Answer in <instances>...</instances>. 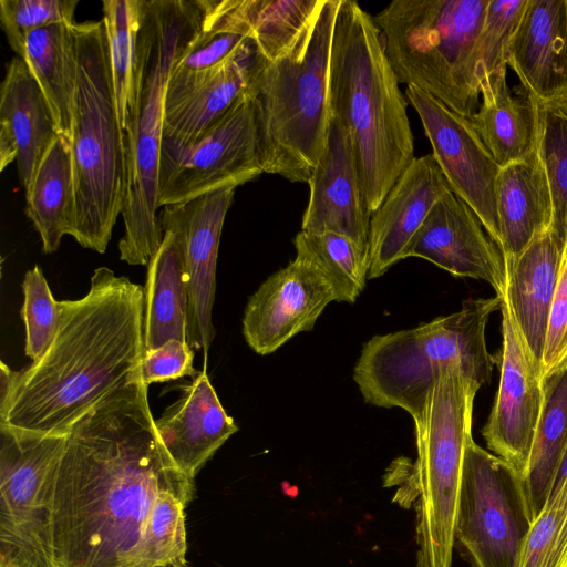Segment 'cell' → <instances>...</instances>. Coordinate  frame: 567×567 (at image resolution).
Wrapping results in <instances>:
<instances>
[{
	"instance_id": "cell-1",
	"label": "cell",
	"mask_w": 567,
	"mask_h": 567,
	"mask_svg": "<svg viewBox=\"0 0 567 567\" xmlns=\"http://www.w3.org/2000/svg\"><path fill=\"white\" fill-rule=\"evenodd\" d=\"M165 489H195V480L157 433L141 369L69 430L54 488L52 567H147L144 536Z\"/></svg>"
},
{
	"instance_id": "cell-2",
	"label": "cell",
	"mask_w": 567,
	"mask_h": 567,
	"mask_svg": "<svg viewBox=\"0 0 567 567\" xmlns=\"http://www.w3.org/2000/svg\"><path fill=\"white\" fill-rule=\"evenodd\" d=\"M144 312V287L96 268L84 297L61 301L58 333L39 359L20 370L1 362L0 424L69 433L141 370Z\"/></svg>"
},
{
	"instance_id": "cell-3",
	"label": "cell",
	"mask_w": 567,
	"mask_h": 567,
	"mask_svg": "<svg viewBox=\"0 0 567 567\" xmlns=\"http://www.w3.org/2000/svg\"><path fill=\"white\" fill-rule=\"evenodd\" d=\"M384 53L373 17L340 0L329 65V110L347 128L373 213L414 158L408 99Z\"/></svg>"
},
{
	"instance_id": "cell-4",
	"label": "cell",
	"mask_w": 567,
	"mask_h": 567,
	"mask_svg": "<svg viewBox=\"0 0 567 567\" xmlns=\"http://www.w3.org/2000/svg\"><path fill=\"white\" fill-rule=\"evenodd\" d=\"M203 0H142L133 101L125 125L126 189L120 259L147 265L163 240L158 166L165 96L176 62L195 48L204 25Z\"/></svg>"
},
{
	"instance_id": "cell-5",
	"label": "cell",
	"mask_w": 567,
	"mask_h": 567,
	"mask_svg": "<svg viewBox=\"0 0 567 567\" xmlns=\"http://www.w3.org/2000/svg\"><path fill=\"white\" fill-rule=\"evenodd\" d=\"M340 0H321L295 47L267 62L257 53L250 83L264 173L309 181L330 122L329 65Z\"/></svg>"
},
{
	"instance_id": "cell-6",
	"label": "cell",
	"mask_w": 567,
	"mask_h": 567,
	"mask_svg": "<svg viewBox=\"0 0 567 567\" xmlns=\"http://www.w3.org/2000/svg\"><path fill=\"white\" fill-rule=\"evenodd\" d=\"M74 30L78 85L70 141L75 189L72 237L82 247L104 254L125 199V132L118 120L104 22H75Z\"/></svg>"
},
{
	"instance_id": "cell-7",
	"label": "cell",
	"mask_w": 567,
	"mask_h": 567,
	"mask_svg": "<svg viewBox=\"0 0 567 567\" xmlns=\"http://www.w3.org/2000/svg\"><path fill=\"white\" fill-rule=\"evenodd\" d=\"M502 298H468L462 308L412 329L368 340L353 369L364 401L379 408H400L412 419L441 372L456 367L481 386L491 381L497 362L487 350L485 330Z\"/></svg>"
},
{
	"instance_id": "cell-8",
	"label": "cell",
	"mask_w": 567,
	"mask_h": 567,
	"mask_svg": "<svg viewBox=\"0 0 567 567\" xmlns=\"http://www.w3.org/2000/svg\"><path fill=\"white\" fill-rule=\"evenodd\" d=\"M488 0H394L373 17L399 83L472 118L477 41Z\"/></svg>"
},
{
	"instance_id": "cell-9",
	"label": "cell",
	"mask_w": 567,
	"mask_h": 567,
	"mask_svg": "<svg viewBox=\"0 0 567 567\" xmlns=\"http://www.w3.org/2000/svg\"><path fill=\"white\" fill-rule=\"evenodd\" d=\"M481 385L456 367L443 370L416 419V567H451L465 449Z\"/></svg>"
},
{
	"instance_id": "cell-10",
	"label": "cell",
	"mask_w": 567,
	"mask_h": 567,
	"mask_svg": "<svg viewBox=\"0 0 567 567\" xmlns=\"http://www.w3.org/2000/svg\"><path fill=\"white\" fill-rule=\"evenodd\" d=\"M66 439L0 424V567H52L54 488Z\"/></svg>"
},
{
	"instance_id": "cell-11",
	"label": "cell",
	"mask_w": 567,
	"mask_h": 567,
	"mask_svg": "<svg viewBox=\"0 0 567 567\" xmlns=\"http://www.w3.org/2000/svg\"><path fill=\"white\" fill-rule=\"evenodd\" d=\"M533 523L523 476L506 461L468 441L454 543L471 567H519Z\"/></svg>"
},
{
	"instance_id": "cell-12",
	"label": "cell",
	"mask_w": 567,
	"mask_h": 567,
	"mask_svg": "<svg viewBox=\"0 0 567 567\" xmlns=\"http://www.w3.org/2000/svg\"><path fill=\"white\" fill-rule=\"evenodd\" d=\"M264 173L256 103L249 92L188 145L162 140L158 206L189 200Z\"/></svg>"
},
{
	"instance_id": "cell-13",
	"label": "cell",
	"mask_w": 567,
	"mask_h": 567,
	"mask_svg": "<svg viewBox=\"0 0 567 567\" xmlns=\"http://www.w3.org/2000/svg\"><path fill=\"white\" fill-rule=\"evenodd\" d=\"M405 96L419 114L451 190L474 210L499 247L495 182L501 167L472 121L415 86H406Z\"/></svg>"
},
{
	"instance_id": "cell-14",
	"label": "cell",
	"mask_w": 567,
	"mask_h": 567,
	"mask_svg": "<svg viewBox=\"0 0 567 567\" xmlns=\"http://www.w3.org/2000/svg\"><path fill=\"white\" fill-rule=\"evenodd\" d=\"M236 188L226 186L164 206L159 216L163 230H172L182 249L189 297L187 342L194 350L203 351L204 367L215 338L213 306L218 247Z\"/></svg>"
},
{
	"instance_id": "cell-15",
	"label": "cell",
	"mask_w": 567,
	"mask_h": 567,
	"mask_svg": "<svg viewBox=\"0 0 567 567\" xmlns=\"http://www.w3.org/2000/svg\"><path fill=\"white\" fill-rule=\"evenodd\" d=\"M501 312L499 386L482 434L487 447L524 478L544 402L543 377L504 296Z\"/></svg>"
},
{
	"instance_id": "cell-16",
	"label": "cell",
	"mask_w": 567,
	"mask_h": 567,
	"mask_svg": "<svg viewBox=\"0 0 567 567\" xmlns=\"http://www.w3.org/2000/svg\"><path fill=\"white\" fill-rule=\"evenodd\" d=\"M331 301H336L334 293L327 281L295 258L249 297L243 317L244 338L256 353H272L296 334L311 331Z\"/></svg>"
},
{
	"instance_id": "cell-17",
	"label": "cell",
	"mask_w": 567,
	"mask_h": 567,
	"mask_svg": "<svg viewBox=\"0 0 567 567\" xmlns=\"http://www.w3.org/2000/svg\"><path fill=\"white\" fill-rule=\"evenodd\" d=\"M408 257L425 259L456 277L488 282L503 297L504 256L474 210L452 190L432 207L411 241Z\"/></svg>"
},
{
	"instance_id": "cell-18",
	"label": "cell",
	"mask_w": 567,
	"mask_h": 567,
	"mask_svg": "<svg viewBox=\"0 0 567 567\" xmlns=\"http://www.w3.org/2000/svg\"><path fill=\"white\" fill-rule=\"evenodd\" d=\"M310 197L301 230L344 235L369 247L371 210L368 205L351 137L330 115L326 145L308 181Z\"/></svg>"
},
{
	"instance_id": "cell-19",
	"label": "cell",
	"mask_w": 567,
	"mask_h": 567,
	"mask_svg": "<svg viewBox=\"0 0 567 567\" xmlns=\"http://www.w3.org/2000/svg\"><path fill=\"white\" fill-rule=\"evenodd\" d=\"M450 190L432 153L412 159L371 215L369 279L384 275L406 258L409 246L432 207Z\"/></svg>"
},
{
	"instance_id": "cell-20",
	"label": "cell",
	"mask_w": 567,
	"mask_h": 567,
	"mask_svg": "<svg viewBox=\"0 0 567 567\" xmlns=\"http://www.w3.org/2000/svg\"><path fill=\"white\" fill-rule=\"evenodd\" d=\"M50 105L27 63L13 56L0 86V171L16 162L24 192L59 136Z\"/></svg>"
},
{
	"instance_id": "cell-21",
	"label": "cell",
	"mask_w": 567,
	"mask_h": 567,
	"mask_svg": "<svg viewBox=\"0 0 567 567\" xmlns=\"http://www.w3.org/2000/svg\"><path fill=\"white\" fill-rule=\"evenodd\" d=\"M507 65L535 100L567 95L565 0H527L508 43Z\"/></svg>"
},
{
	"instance_id": "cell-22",
	"label": "cell",
	"mask_w": 567,
	"mask_h": 567,
	"mask_svg": "<svg viewBox=\"0 0 567 567\" xmlns=\"http://www.w3.org/2000/svg\"><path fill=\"white\" fill-rule=\"evenodd\" d=\"M182 390L181 396L155 420V426L177 467L195 480L238 426L224 409L205 370Z\"/></svg>"
},
{
	"instance_id": "cell-23",
	"label": "cell",
	"mask_w": 567,
	"mask_h": 567,
	"mask_svg": "<svg viewBox=\"0 0 567 567\" xmlns=\"http://www.w3.org/2000/svg\"><path fill=\"white\" fill-rule=\"evenodd\" d=\"M256 60L248 39L219 68L166 101L162 140L188 145L199 138L249 92Z\"/></svg>"
},
{
	"instance_id": "cell-24",
	"label": "cell",
	"mask_w": 567,
	"mask_h": 567,
	"mask_svg": "<svg viewBox=\"0 0 567 567\" xmlns=\"http://www.w3.org/2000/svg\"><path fill=\"white\" fill-rule=\"evenodd\" d=\"M207 34L249 38L267 62L287 54L312 21L321 0H203Z\"/></svg>"
},
{
	"instance_id": "cell-25",
	"label": "cell",
	"mask_w": 567,
	"mask_h": 567,
	"mask_svg": "<svg viewBox=\"0 0 567 567\" xmlns=\"http://www.w3.org/2000/svg\"><path fill=\"white\" fill-rule=\"evenodd\" d=\"M563 250V244L549 229L537 236L514 260L505 262L503 296L540 371Z\"/></svg>"
},
{
	"instance_id": "cell-26",
	"label": "cell",
	"mask_w": 567,
	"mask_h": 567,
	"mask_svg": "<svg viewBox=\"0 0 567 567\" xmlns=\"http://www.w3.org/2000/svg\"><path fill=\"white\" fill-rule=\"evenodd\" d=\"M495 205L505 262L514 260L537 236L550 229L551 195L536 147L526 158L499 168Z\"/></svg>"
},
{
	"instance_id": "cell-27",
	"label": "cell",
	"mask_w": 567,
	"mask_h": 567,
	"mask_svg": "<svg viewBox=\"0 0 567 567\" xmlns=\"http://www.w3.org/2000/svg\"><path fill=\"white\" fill-rule=\"evenodd\" d=\"M148 260L144 286L145 349L169 340L187 342L189 297L182 249L168 229Z\"/></svg>"
},
{
	"instance_id": "cell-28",
	"label": "cell",
	"mask_w": 567,
	"mask_h": 567,
	"mask_svg": "<svg viewBox=\"0 0 567 567\" xmlns=\"http://www.w3.org/2000/svg\"><path fill=\"white\" fill-rule=\"evenodd\" d=\"M482 102L471 118L499 167L526 158L536 147L537 111L534 99L514 97L502 70L480 85Z\"/></svg>"
},
{
	"instance_id": "cell-29",
	"label": "cell",
	"mask_w": 567,
	"mask_h": 567,
	"mask_svg": "<svg viewBox=\"0 0 567 567\" xmlns=\"http://www.w3.org/2000/svg\"><path fill=\"white\" fill-rule=\"evenodd\" d=\"M74 23L61 22L30 32L21 58L39 83L59 134L71 141L78 85V44Z\"/></svg>"
},
{
	"instance_id": "cell-30",
	"label": "cell",
	"mask_w": 567,
	"mask_h": 567,
	"mask_svg": "<svg viewBox=\"0 0 567 567\" xmlns=\"http://www.w3.org/2000/svg\"><path fill=\"white\" fill-rule=\"evenodd\" d=\"M25 214L45 254L58 250L75 223V189L70 142L59 135L42 158L25 192Z\"/></svg>"
},
{
	"instance_id": "cell-31",
	"label": "cell",
	"mask_w": 567,
	"mask_h": 567,
	"mask_svg": "<svg viewBox=\"0 0 567 567\" xmlns=\"http://www.w3.org/2000/svg\"><path fill=\"white\" fill-rule=\"evenodd\" d=\"M543 385V408L524 477L533 520L554 488L567 450V361L546 375Z\"/></svg>"
},
{
	"instance_id": "cell-32",
	"label": "cell",
	"mask_w": 567,
	"mask_h": 567,
	"mask_svg": "<svg viewBox=\"0 0 567 567\" xmlns=\"http://www.w3.org/2000/svg\"><path fill=\"white\" fill-rule=\"evenodd\" d=\"M296 258L313 267L331 287L338 302L353 303L365 288L371 259L368 246L332 231H299Z\"/></svg>"
},
{
	"instance_id": "cell-33",
	"label": "cell",
	"mask_w": 567,
	"mask_h": 567,
	"mask_svg": "<svg viewBox=\"0 0 567 567\" xmlns=\"http://www.w3.org/2000/svg\"><path fill=\"white\" fill-rule=\"evenodd\" d=\"M534 101L537 111L536 148L547 176L553 203L550 230L565 246L567 241V95L550 101L535 99Z\"/></svg>"
},
{
	"instance_id": "cell-34",
	"label": "cell",
	"mask_w": 567,
	"mask_h": 567,
	"mask_svg": "<svg viewBox=\"0 0 567 567\" xmlns=\"http://www.w3.org/2000/svg\"><path fill=\"white\" fill-rule=\"evenodd\" d=\"M142 0L102 1L118 120L125 130L133 101Z\"/></svg>"
},
{
	"instance_id": "cell-35",
	"label": "cell",
	"mask_w": 567,
	"mask_h": 567,
	"mask_svg": "<svg viewBox=\"0 0 567 567\" xmlns=\"http://www.w3.org/2000/svg\"><path fill=\"white\" fill-rule=\"evenodd\" d=\"M195 489H165L154 503L144 536L147 567H190L187 561L185 509Z\"/></svg>"
},
{
	"instance_id": "cell-36",
	"label": "cell",
	"mask_w": 567,
	"mask_h": 567,
	"mask_svg": "<svg viewBox=\"0 0 567 567\" xmlns=\"http://www.w3.org/2000/svg\"><path fill=\"white\" fill-rule=\"evenodd\" d=\"M519 567H567L566 476H557L548 499L533 520Z\"/></svg>"
},
{
	"instance_id": "cell-37",
	"label": "cell",
	"mask_w": 567,
	"mask_h": 567,
	"mask_svg": "<svg viewBox=\"0 0 567 567\" xmlns=\"http://www.w3.org/2000/svg\"><path fill=\"white\" fill-rule=\"evenodd\" d=\"M24 353L31 361L39 359L55 338L61 320V301H56L39 266L28 270L22 281Z\"/></svg>"
},
{
	"instance_id": "cell-38",
	"label": "cell",
	"mask_w": 567,
	"mask_h": 567,
	"mask_svg": "<svg viewBox=\"0 0 567 567\" xmlns=\"http://www.w3.org/2000/svg\"><path fill=\"white\" fill-rule=\"evenodd\" d=\"M248 39L235 32L207 34L203 28L196 47L176 62L168 79L165 102L177 97L219 68Z\"/></svg>"
},
{
	"instance_id": "cell-39",
	"label": "cell",
	"mask_w": 567,
	"mask_h": 567,
	"mask_svg": "<svg viewBox=\"0 0 567 567\" xmlns=\"http://www.w3.org/2000/svg\"><path fill=\"white\" fill-rule=\"evenodd\" d=\"M527 0H488L477 41L478 84L507 66V48Z\"/></svg>"
},
{
	"instance_id": "cell-40",
	"label": "cell",
	"mask_w": 567,
	"mask_h": 567,
	"mask_svg": "<svg viewBox=\"0 0 567 567\" xmlns=\"http://www.w3.org/2000/svg\"><path fill=\"white\" fill-rule=\"evenodd\" d=\"M78 4V0H0V23L10 48L22 58L30 32L54 23H74Z\"/></svg>"
},
{
	"instance_id": "cell-41",
	"label": "cell",
	"mask_w": 567,
	"mask_h": 567,
	"mask_svg": "<svg viewBox=\"0 0 567 567\" xmlns=\"http://www.w3.org/2000/svg\"><path fill=\"white\" fill-rule=\"evenodd\" d=\"M567 361V241L550 305L542 358L543 379Z\"/></svg>"
},
{
	"instance_id": "cell-42",
	"label": "cell",
	"mask_w": 567,
	"mask_h": 567,
	"mask_svg": "<svg viewBox=\"0 0 567 567\" xmlns=\"http://www.w3.org/2000/svg\"><path fill=\"white\" fill-rule=\"evenodd\" d=\"M194 349L186 341L169 340L164 344L145 351L142 361V378L145 384L165 382L183 377L195 378L193 365Z\"/></svg>"
},
{
	"instance_id": "cell-43",
	"label": "cell",
	"mask_w": 567,
	"mask_h": 567,
	"mask_svg": "<svg viewBox=\"0 0 567 567\" xmlns=\"http://www.w3.org/2000/svg\"><path fill=\"white\" fill-rule=\"evenodd\" d=\"M557 476H566L567 477V450H566L565 455L563 457V461H561V464H560V467H559Z\"/></svg>"
},
{
	"instance_id": "cell-44",
	"label": "cell",
	"mask_w": 567,
	"mask_h": 567,
	"mask_svg": "<svg viewBox=\"0 0 567 567\" xmlns=\"http://www.w3.org/2000/svg\"><path fill=\"white\" fill-rule=\"evenodd\" d=\"M565 8H566V30H567V0H565Z\"/></svg>"
}]
</instances>
